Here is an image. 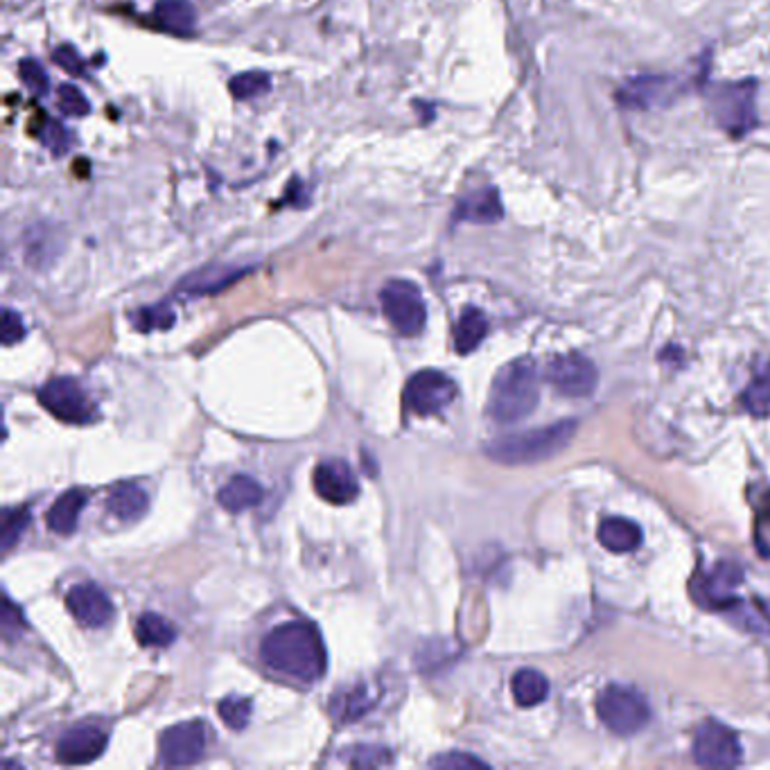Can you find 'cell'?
<instances>
[{"mask_svg":"<svg viewBox=\"0 0 770 770\" xmlns=\"http://www.w3.org/2000/svg\"><path fill=\"white\" fill-rule=\"evenodd\" d=\"M260 658L271 671L303 683H317L328 669L323 637L310 622L276 626L260 644Z\"/></svg>","mask_w":770,"mask_h":770,"instance_id":"1","label":"cell"},{"mask_svg":"<svg viewBox=\"0 0 770 770\" xmlns=\"http://www.w3.org/2000/svg\"><path fill=\"white\" fill-rule=\"evenodd\" d=\"M538 400H540L538 368L534 359L520 357L500 368V374L490 384L486 410L488 416L496 423L513 425L531 416L534 410L538 407Z\"/></svg>","mask_w":770,"mask_h":770,"instance_id":"2","label":"cell"},{"mask_svg":"<svg viewBox=\"0 0 770 770\" xmlns=\"http://www.w3.org/2000/svg\"><path fill=\"white\" fill-rule=\"evenodd\" d=\"M576 435V420H561L527 432L506 435L486 445V454L504 466H529L561 454Z\"/></svg>","mask_w":770,"mask_h":770,"instance_id":"3","label":"cell"},{"mask_svg":"<svg viewBox=\"0 0 770 770\" xmlns=\"http://www.w3.org/2000/svg\"><path fill=\"white\" fill-rule=\"evenodd\" d=\"M707 109L717 125L732 138H744L757 127V82H717L705 88Z\"/></svg>","mask_w":770,"mask_h":770,"instance_id":"4","label":"cell"},{"mask_svg":"<svg viewBox=\"0 0 770 770\" xmlns=\"http://www.w3.org/2000/svg\"><path fill=\"white\" fill-rule=\"evenodd\" d=\"M601 723L620 736H633L651 721V705L633 687L610 685L597 698Z\"/></svg>","mask_w":770,"mask_h":770,"instance_id":"5","label":"cell"},{"mask_svg":"<svg viewBox=\"0 0 770 770\" xmlns=\"http://www.w3.org/2000/svg\"><path fill=\"white\" fill-rule=\"evenodd\" d=\"M696 82L702 80L687 82L683 75H673V73H664V75L644 73L628 80L622 88H618L614 98H618V102L626 109L649 111V109L675 105L683 96H687V90Z\"/></svg>","mask_w":770,"mask_h":770,"instance_id":"6","label":"cell"},{"mask_svg":"<svg viewBox=\"0 0 770 770\" xmlns=\"http://www.w3.org/2000/svg\"><path fill=\"white\" fill-rule=\"evenodd\" d=\"M382 313L391 328L403 337H416L427 323V305L420 288L412 281H389L380 292Z\"/></svg>","mask_w":770,"mask_h":770,"instance_id":"7","label":"cell"},{"mask_svg":"<svg viewBox=\"0 0 770 770\" xmlns=\"http://www.w3.org/2000/svg\"><path fill=\"white\" fill-rule=\"evenodd\" d=\"M41 407L61 423L90 425L98 418V407L75 378H52L39 389Z\"/></svg>","mask_w":770,"mask_h":770,"instance_id":"8","label":"cell"},{"mask_svg":"<svg viewBox=\"0 0 770 770\" xmlns=\"http://www.w3.org/2000/svg\"><path fill=\"white\" fill-rule=\"evenodd\" d=\"M694 759L702 768H734L744 761V746L723 723L705 721L694 736Z\"/></svg>","mask_w":770,"mask_h":770,"instance_id":"9","label":"cell"},{"mask_svg":"<svg viewBox=\"0 0 770 770\" xmlns=\"http://www.w3.org/2000/svg\"><path fill=\"white\" fill-rule=\"evenodd\" d=\"M456 398V384L443 371L425 368L405 387V407L420 418L441 414Z\"/></svg>","mask_w":770,"mask_h":770,"instance_id":"10","label":"cell"},{"mask_svg":"<svg viewBox=\"0 0 770 770\" xmlns=\"http://www.w3.org/2000/svg\"><path fill=\"white\" fill-rule=\"evenodd\" d=\"M206 744V725L201 721H183L161 734L159 757L166 766H193L204 757Z\"/></svg>","mask_w":770,"mask_h":770,"instance_id":"11","label":"cell"},{"mask_svg":"<svg viewBox=\"0 0 770 770\" xmlns=\"http://www.w3.org/2000/svg\"><path fill=\"white\" fill-rule=\"evenodd\" d=\"M547 382L567 398H588L599 384L597 366L583 355H559L547 366Z\"/></svg>","mask_w":770,"mask_h":770,"instance_id":"12","label":"cell"},{"mask_svg":"<svg viewBox=\"0 0 770 770\" xmlns=\"http://www.w3.org/2000/svg\"><path fill=\"white\" fill-rule=\"evenodd\" d=\"M313 484H315L317 496L334 506L351 504L359 496L357 477H355L353 468L342 459L321 461V464L313 473Z\"/></svg>","mask_w":770,"mask_h":770,"instance_id":"13","label":"cell"},{"mask_svg":"<svg viewBox=\"0 0 770 770\" xmlns=\"http://www.w3.org/2000/svg\"><path fill=\"white\" fill-rule=\"evenodd\" d=\"M66 608L88 628H102L113 620V603L96 583H77L66 595Z\"/></svg>","mask_w":770,"mask_h":770,"instance_id":"14","label":"cell"},{"mask_svg":"<svg viewBox=\"0 0 770 770\" xmlns=\"http://www.w3.org/2000/svg\"><path fill=\"white\" fill-rule=\"evenodd\" d=\"M109 736L96 725H77L69 730L57 744V759L66 766H84L102 757Z\"/></svg>","mask_w":770,"mask_h":770,"instance_id":"15","label":"cell"},{"mask_svg":"<svg viewBox=\"0 0 770 770\" xmlns=\"http://www.w3.org/2000/svg\"><path fill=\"white\" fill-rule=\"evenodd\" d=\"M252 271V267H235V265H208L204 269H197L188 273L186 279L179 283V294L186 296H208L218 294L240 279H244L246 273Z\"/></svg>","mask_w":770,"mask_h":770,"instance_id":"16","label":"cell"},{"mask_svg":"<svg viewBox=\"0 0 770 770\" xmlns=\"http://www.w3.org/2000/svg\"><path fill=\"white\" fill-rule=\"evenodd\" d=\"M504 218V206L498 188H481L466 195L456 204L454 222L468 224H496Z\"/></svg>","mask_w":770,"mask_h":770,"instance_id":"17","label":"cell"},{"mask_svg":"<svg viewBox=\"0 0 770 770\" xmlns=\"http://www.w3.org/2000/svg\"><path fill=\"white\" fill-rule=\"evenodd\" d=\"M86 502H88V496L84 490H80V488L66 490L64 496H59L54 500V504L46 513L48 529L59 536H71L80 525V515L86 509Z\"/></svg>","mask_w":770,"mask_h":770,"instance_id":"18","label":"cell"},{"mask_svg":"<svg viewBox=\"0 0 770 770\" xmlns=\"http://www.w3.org/2000/svg\"><path fill=\"white\" fill-rule=\"evenodd\" d=\"M151 19L157 21V25L170 35L186 37L195 33L197 25V12L191 0H159L154 5Z\"/></svg>","mask_w":770,"mask_h":770,"instance_id":"19","label":"cell"},{"mask_svg":"<svg viewBox=\"0 0 770 770\" xmlns=\"http://www.w3.org/2000/svg\"><path fill=\"white\" fill-rule=\"evenodd\" d=\"M265 500V490L262 486L249 477V475H235L220 492H218V502L222 504V509H227L229 513H242L246 509H254Z\"/></svg>","mask_w":770,"mask_h":770,"instance_id":"20","label":"cell"},{"mask_svg":"<svg viewBox=\"0 0 770 770\" xmlns=\"http://www.w3.org/2000/svg\"><path fill=\"white\" fill-rule=\"evenodd\" d=\"M147 506H149V498H147L145 488H140L138 484H132V481L113 486L109 498H107L109 513L122 522L138 520L147 511Z\"/></svg>","mask_w":770,"mask_h":770,"instance_id":"21","label":"cell"},{"mask_svg":"<svg viewBox=\"0 0 770 770\" xmlns=\"http://www.w3.org/2000/svg\"><path fill=\"white\" fill-rule=\"evenodd\" d=\"M599 542L612 553H631L641 545V529L626 517H606L599 525Z\"/></svg>","mask_w":770,"mask_h":770,"instance_id":"22","label":"cell"},{"mask_svg":"<svg viewBox=\"0 0 770 770\" xmlns=\"http://www.w3.org/2000/svg\"><path fill=\"white\" fill-rule=\"evenodd\" d=\"M488 332V319L479 307H466L454 326V349L459 355L473 353Z\"/></svg>","mask_w":770,"mask_h":770,"instance_id":"23","label":"cell"},{"mask_svg":"<svg viewBox=\"0 0 770 770\" xmlns=\"http://www.w3.org/2000/svg\"><path fill=\"white\" fill-rule=\"evenodd\" d=\"M61 252V237L48 224H35L25 233V258L33 267H46Z\"/></svg>","mask_w":770,"mask_h":770,"instance_id":"24","label":"cell"},{"mask_svg":"<svg viewBox=\"0 0 770 770\" xmlns=\"http://www.w3.org/2000/svg\"><path fill=\"white\" fill-rule=\"evenodd\" d=\"M374 705H376V694L366 685H357L353 689L337 694L330 710L339 723H353L359 721Z\"/></svg>","mask_w":770,"mask_h":770,"instance_id":"25","label":"cell"},{"mask_svg":"<svg viewBox=\"0 0 770 770\" xmlns=\"http://www.w3.org/2000/svg\"><path fill=\"white\" fill-rule=\"evenodd\" d=\"M136 639L147 649H168L176 639V628L163 614L145 612L136 622Z\"/></svg>","mask_w":770,"mask_h":770,"instance_id":"26","label":"cell"},{"mask_svg":"<svg viewBox=\"0 0 770 770\" xmlns=\"http://www.w3.org/2000/svg\"><path fill=\"white\" fill-rule=\"evenodd\" d=\"M513 698L520 707H536L549 696L547 675L536 669H520L511 681Z\"/></svg>","mask_w":770,"mask_h":770,"instance_id":"27","label":"cell"},{"mask_svg":"<svg viewBox=\"0 0 770 770\" xmlns=\"http://www.w3.org/2000/svg\"><path fill=\"white\" fill-rule=\"evenodd\" d=\"M742 583V570L732 563H721L712 576L702 583V592L712 606L717 608H730L732 603V592L736 585Z\"/></svg>","mask_w":770,"mask_h":770,"instance_id":"28","label":"cell"},{"mask_svg":"<svg viewBox=\"0 0 770 770\" xmlns=\"http://www.w3.org/2000/svg\"><path fill=\"white\" fill-rule=\"evenodd\" d=\"M229 90H231V96L237 102L256 100V98H262L265 94H269V90H271V77L265 71H246V73H240V75L231 77Z\"/></svg>","mask_w":770,"mask_h":770,"instance_id":"29","label":"cell"},{"mask_svg":"<svg viewBox=\"0 0 770 770\" xmlns=\"http://www.w3.org/2000/svg\"><path fill=\"white\" fill-rule=\"evenodd\" d=\"M132 321H134L136 330L149 334V332H157V330H170L176 321V313L172 310L170 303H157V305L140 307L138 313L132 315Z\"/></svg>","mask_w":770,"mask_h":770,"instance_id":"30","label":"cell"},{"mask_svg":"<svg viewBox=\"0 0 770 770\" xmlns=\"http://www.w3.org/2000/svg\"><path fill=\"white\" fill-rule=\"evenodd\" d=\"M742 403L753 416L759 418L770 416V366H766L763 371L746 387Z\"/></svg>","mask_w":770,"mask_h":770,"instance_id":"31","label":"cell"},{"mask_svg":"<svg viewBox=\"0 0 770 770\" xmlns=\"http://www.w3.org/2000/svg\"><path fill=\"white\" fill-rule=\"evenodd\" d=\"M220 719L231 728V730H244L252 721V712H254V702L249 698L242 696H227L220 705H218Z\"/></svg>","mask_w":770,"mask_h":770,"instance_id":"32","label":"cell"},{"mask_svg":"<svg viewBox=\"0 0 770 770\" xmlns=\"http://www.w3.org/2000/svg\"><path fill=\"white\" fill-rule=\"evenodd\" d=\"M29 520H33V513H29L27 506L21 509H10L3 515V527H0V549L10 551L19 538L23 536V531L27 529Z\"/></svg>","mask_w":770,"mask_h":770,"instance_id":"33","label":"cell"},{"mask_svg":"<svg viewBox=\"0 0 770 770\" xmlns=\"http://www.w3.org/2000/svg\"><path fill=\"white\" fill-rule=\"evenodd\" d=\"M351 768H384L393 763V753L382 746H355L346 755Z\"/></svg>","mask_w":770,"mask_h":770,"instance_id":"34","label":"cell"},{"mask_svg":"<svg viewBox=\"0 0 770 770\" xmlns=\"http://www.w3.org/2000/svg\"><path fill=\"white\" fill-rule=\"evenodd\" d=\"M39 138L44 143V147L52 154V157H66L69 149H71V143H73V136L71 132L61 125L59 120H48L44 130H39Z\"/></svg>","mask_w":770,"mask_h":770,"instance_id":"35","label":"cell"},{"mask_svg":"<svg viewBox=\"0 0 770 770\" xmlns=\"http://www.w3.org/2000/svg\"><path fill=\"white\" fill-rule=\"evenodd\" d=\"M57 107H59V111H64L66 115H75V118H84L90 113V102L73 84H61L57 88Z\"/></svg>","mask_w":770,"mask_h":770,"instance_id":"36","label":"cell"},{"mask_svg":"<svg viewBox=\"0 0 770 770\" xmlns=\"http://www.w3.org/2000/svg\"><path fill=\"white\" fill-rule=\"evenodd\" d=\"M19 75L23 80V84L33 90L35 96H48L50 90V77L46 73V69L39 64L37 59H23L19 64Z\"/></svg>","mask_w":770,"mask_h":770,"instance_id":"37","label":"cell"},{"mask_svg":"<svg viewBox=\"0 0 770 770\" xmlns=\"http://www.w3.org/2000/svg\"><path fill=\"white\" fill-rule=\"evenodd\" d=\"M52 61L61 71H66L73 77H86V64H84L82 54L77 52V48H73L69 44L57 46L52 50Z\"/></svg>","mask_w":770,"mask_h":770,"instance_id":"38","label":"cell"},{"mask_svg":"<svg viewBox=\"0 0 770 770\" xmlns=\"http://www.w3.org/2000/svg\"><path fill=\"white\" fill-rule=\"evenodd\" d=\"M432 768H443V770H473V768H488L486 761H481L475 755L468 753H445L437 759L429 761Z\"/></svg>","mask_w":770,"mask_h":770,"instance_id":"39","label":"cell"},{"mask_svg":"<svg viewBox=\"0 0 770 770\" xmlns=\"http://www.w3.org/2000/svg\"><path fill=\"white\" fill-rule=\"evenodd\" d=\"M0 334H3V344L5 346H14L19 344L21 339L25 337V326L19 313H14L12 307H5L3 310V328H0Z\"/></svg>","mask_w":770,"mask_h":770,"instance_id":"40","label":"cell"},{"mask_svg":"<svg viewBox=\"0 0 770 770\" xmlns=\"http://www.w3.org/2000/svg\"><path fill=\"white\" fill-rule=\"evenodd\" d=\"M0 624H3L5 635L27 628V622L23 618V610L10 597L3 599V614H0Z\"/></svg>","mask_w":770,"mask_h":770,"instance_id":"41","label":"cell"}]
</instances>
